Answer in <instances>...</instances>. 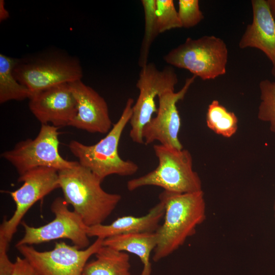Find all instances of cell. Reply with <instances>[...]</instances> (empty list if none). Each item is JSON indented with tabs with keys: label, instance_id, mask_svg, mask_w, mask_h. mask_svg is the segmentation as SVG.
Instances as JSON below:
<instances>
[{
	"label": "cell",
	"instance_id": "cell-1",
	"mask_svg": "<svg viewBox=\"0 0 275 275\" xmlns=\"http://www.w3.org/2000/svg\"><path fill=\"white\" fill-rule=\"evenodd\" d=\"M159 199L164 203V214L162 224L155 232L157 244L152 259L156 262L182 246L206 218L203 190L184 194L163 190Z\"/></svg>",
	"mask_w": 275,
	"mask_h": 275
},
{
	"label": "cell",
	"instance_id": "cell-2",
	"mask_svg": "<svg viewBox=\"0 0 275 275\" xmlns=\"http://www.w3.org/2000/svg\"><path fill=\"white\" fill-rule=\"evenodd\" d=\"M58 174L64 199L88 227L103 224L122 199L119 194L105 191L102 181L78 162Z\"/></svg>",
	"mask_w": 275,
	"mask_h": 275
},
{
	"label": "cell",
	"instance_id": "cell-3",
	"mask_svg": "<svg viewBox=\"0 0 275 275\" xmlns=\"http://www.w3.org/2000/svg\"><path fill=\"white\" fill-rule=\"evenodd\" d=\"M134 103L132 98L127 99L119 120L105 137L97 143L88 145L71 140L68 145L79 163L90 170L102 182L108 176H131L139 170L136 163L130 160L123 159L118 152L120 140L131 119Z\"/></svg>",
	"mask_w": 275,
	"mask_h": 275
},
{
	"label": "cell",
	"instance_id": "cell-4",
	"mask_svg": "<svg viewBox=\"0 0 275 275\" xmlns=\"http://www.w3.org/2000/svg\"><path fill=\"white\" fill-rule=\"evenodd\" d=\"M153 148L158 159L157 167L145 175L129 180L127 183L129 191L146 186H158L163 190L179 194L203 190L188 150L160 144L154 145Z\"/></svg>",
	"mask_w": 275,
	"mask_h": 275
},
{
	"label": "cell",
	"instance_id": "cell-5",
	"mask_svg": "<svg viewBox=\"0 0 275 275\" xmlns=\"http://www.w3.org/2000/svg\"><path fill=\"white\" fill-rule=\"evenodd\" d=\"M228 59L226 44L213 35L198 39L187 38L163 57L168 64L186 69L204 80L224 75Z\"/></svg>",
	"mask_w": 275,
	"mask_h": 275
},
{
	"label": "cell",
	"instance_id": "cell-6",
	"mask_svg": "<svg viewBox=\"0 0 275 275\" xmlns=\"http://www.w3.org/2000/svg\"><path fill=\"white\" fill-rule=\"evenodd\" d=\"M13 73L32 95L58 85L81 80L83 75L77 59L58 53L17 59Z\"/></svg>",
	"mask_w": 275,
	"mask_h": 275
},
{
	"label": "cell",
	"instance_id": "cell-7",
	"mask_svg": "<svg viewBox=\"0 0 275 275\" xmlns=\"http://www.w3.org/2000/svg\"><path fill=\"white\" fill-rule=\"evenodd\" d=\"M58 127L41 124L34 139L18 142L13 148L2 153L1 156L16 169L19 176L39 167L57 170L72 168L78 161L64 159L60 154Z\"/></svg>",
	"mask_w": 275,
	"mask_h": 275
},
{
	"label": "cell",
	"instance_id": "cell-8",
	"mask_svg": "<svg viewBox=\"0 0 275 275\" xmlns=\"http://www.w3.org/2000/svg\"><path fill=\"white\" fill-rule=\"evenodd\" d=\"M178 81L177 75L171 67H166L160 70L154 64L148 63L141 68L136 84L139 94L133 105L129 121L131 126L129 136L133 142L139 144L144 143L143 129L157 111L155 98L166 92L175 91Z\"/></svg>",
	"mask_w": 275,
	"mask_h": 275
},
{
	"label": "cell",
	"instance_id": "cell-9",
	"mask_svg": "<svg viewBox=\"0 0 275 275\" xmlns=\"http://www.w3.org/2000/svg\"><path fill=\"white\" fill-rule=\"evenodd\" d=\"M103 239L96 238L85 249L56 242L50 251H39L32 245L16 246L33 266L37 275H82L89 259L103 245Z\"/></svg>",
	"mask_w": 275,
	"mask_h": 275
},
{
	"label": "cell",
	"instance_id": "cell-10",
	"mask_svg": "<svg viewBox=\"0 0 275 275\" xmlns=\"http://www.w3.org/2000/svg\"><path fill=\"white\" fill-rule=\"evenodd\" d=\"M68 206L64 198L57 197L51 204L50 209L54 215L51 222L38 227L21 222L24 234L16 243V246L38 244L62 238L70 240L79 249L89 246L88 226L77 213L69 209Z\"/></svg>",
	"mask_w": 275,
	"mask_h": 275
},
{
	"label": "cell",
	"instance_id": "cell-11",
	"mask_svg": "<svg viewBox=\"0 0 275 275\" xmlns=\"http://www.w3.org/2000/svg\"><path fill=\"white\" fill-rule=\"evenodd\" d=\"M18 181L23 182L18 189L9 192L15 202V210L9 219L1 225L0 234L10 243L24 215L37 201L56 189L60 188L58 171L39 167L19 176Z\"/></svg>",
	"mask_w": 275,
	"mask_h": 275
},
{
	"label": "cell",
	"instance_id": "cell-12",
	"mask_svg": "<svg viewBox=\"0 0 275 275\" xmlns=\"http://www.w3.org/2000/svg\"><path fill=\"white\" fill-rule=\"evenodd\" d=\"M196 77L193 75L186 78L183 87L177 92L169 91L158 96L156 115L143 129L144 144L158 141L162 145L183 149L179 139L181 119L177 103L184 99Z\"/></svg>",
	"mask_w": 275,
	"mask_h": 275
},
{
	"label": "cell",
	"instance_id": "cell-13",
	"mask_svg": "<svg viewBox=\"0 0 275 275\" xmlns=\"http://www.w3.org/2000/svg\"><path fill=\"white\" fill-rule=\"evenodd\" d=\"M29 108L41 124L69 126L77 113V103L69 83L58 85L33 94Z\"/></svg>",
	"mask_w": 275,
	"mask_h": 275
},
{
	"label": "cell",
	"instance_id": "cell-14",
	"mask_svg": "<svg viewBox=\"0 0 275 275\" xmlns=\"http://www.w3.org/2000/svg\"><path fill=\"white\" fill-rule=\"evenodd\" d=\"M69 84L77 103L76 114L69 126L93 133H107L113 125L105 99L81 80Z\"/></svg>",
	"mask_w": 275,
	"mask_h": 275
},
{
	"label": "cell",
	"instance_id": "cell-15",
	"mask_svg": "<svg viewBox=\"0 0 275 275\" xmlns=\"http://www.w3.org/2000/svg\"><path fill=\"white\" fill-rule=\"evenodd\" d=\"M253 19L239 42L241 49L255 48L262 51L275 66V19L267 0L251 1Z\"/></svg>",
	"mask_w": 275,
	"mask_h": 275
},
{
	"label": "cell",
	"instance_id": "cell-16",
	"mask_svg": "<svg viewBox=\"0 0 275 275\" xmlns=\"http://www.w3.org/2000/svg\"><path fill=\"white\" fill-rule=\"evenodd\" d=\"M164 214L163 202H159L142 216L125 215L116 219L108 225L103 224L88 227V236L105 238L121 234L155 232Z\"/></svg>",
	"mask_w": 275,
	"mask_h": 275
},
{
	"label": "cell",
	"instance_id": "cell-17",
	"mask_svg": "<svg viewBox=\"0 0 275 275\" xmlns=\"http://www.w3.org/2000/svg\"><path fill=\"white\" fill-rule=\"evenodd\" d=\"M157 244L155 232L118 235L103 241L104 246L137 256L143 264L140 275H151L152 264L150 258Z\"/></svg>",
	"mask_w": 275,
	"mask_h": 275
},
{
	"label": "cell",
	"instance_id": "cell-18",
	"mask_svg": "<svg viewBox=\"0 0 275 275\" xmlns=\"http://www.w3.org/2000/svg\"><path fill=\"white\" fill-rule=\"evenodd\" d=\"M87 262L82 275H131L130 257L126 252L102 245Z\"/></svg>",
	"mask_w": 275,
	"mask_h": 275
},
{
	"label": "cell",
	"instance_id": "cell-19",
	"mask_svg": "<svg viewBox=\"0 0 275 275\" xmlns=\"http://www.w3.org/2000/svg\"><path fill=\"white\" fill-rule=\"evenodd\" d=\"M17 59L0 54V103L23 100L32 95L30 91L15 77L13 70Z\"/></svg>",
	"mask_w": 275,
	"mask_h": 275
},
{
	"label": "cell",
	"instance_id": "cell-20",
	"mask_svg": "<svg viewBox=\"0 0 275 275\" xmlns=\"http://www.w3.org/2000/svg\"><path fill=\"white\" fill-rule=\"evenodd\" d=\"M206 122L210 129L225 138L232 137L238 129L236 115L227 110L217 100H213L208 105Z\"/></svg>",
	"mask_w": 275,
	"mask_h": 275
},
{
	"label": "cell",
	"instance_id": "cell-21",
	"mask_svg": "<svg viewBox=\"0 0 275 275\" xmlns=\"http://www.w3.org/2000/svg\"><path fill=\"white\" fill-rule=\"evenodd\" d=\"M156 0H142L144 12L145 30L141 44L139 65L142 68L148 63L151 44L159 34L155 16Z\"/></svg>",
	"mask_w": 275,
	"mask_h": 275
},
{
	"label": "cell",
	"instance_id": "cell-22",
	"mask_svg": "<svg viewBox=\"0 0 275 275\" xmlns=\"http://www.w3.org/2000/svg\"><path fill=\"white\" fill-rule=\"evenodd\" d=\"M259 87L261 101L258 118L268 122L270 130L275 135V81L263 79L260 82Z\"/></svg>",
	"mask_w": 275,
	"mask_h": 275
},
{
	"label": "cell",
	"instance_id": "cell-23",
	"mask_svg": "<svg viewBox=\"0 0 275 275\" xmlns=\"http://www.w3.org/2000/svg\"><path fill=\"white\" fill-rule=\"evenodd\" d=\"M155 16L159 34L182 28L173 0H156Z\"/></svg>",
	"mask_w": 275,
	"mask_h": 275
},
{
	"label": "cell",
	"instance_id": "cell-24",
	"mask_svg": "<svg viewBox=\"0 0 275 275\" xmlns=\"http://www.w3.org/2000/svg\"><path fill=\"white\" fill-rule=\"evenodd\" d=\"M177 11L182 28L194 27L204 18L198 0H179Z\"/></svg>",
	"mask_w": 275,
	"mask_h": 275
},
{
	"label": "cell",
	"instance_id": "cell-25",
	"mask_svg": "<svg viewBox=\"0 0 275 275\" xmlns=\"http://www.w3.org/2000/svg\"><path fill=\"white\" fill-rule=\"evenodd\" d=\"M9 242L0 234V275H12L14 263L12 262L8 256L7 250Z\"/></svg>",
	"mask_w": 275,
	"mask_h": 275
},
{
	"label": "cell",
	"instance_id": "cell-26",
	"mask_svg": "<svg viewBox=\"0 0 275 275\" xmlns=\"http://www.w3.org/2000/svg\"><path fill=\"white\" fill-rule=\"evenodd\" d=\"M12 275H37L36 271L25 258L17 257Z\"/></svg>",
	"mask_w": 275,
	"mask_h": 275
},
{
	"label": "cell",
	"instance_id": "cell-27",
	"mask_svg": "<svg viewBox=\"0 0 275 275\" xmlns=\"http://www.w3.org/2000/svg\"><path fill=\"white\" fill-rule=\"evenodd\" d=\"M9 17V13L5 6V1H0V21L2 22Z\"/></svg>",
	"mask_w": 275,
	"mask_h": 275
},
{
	"label": "cell",
	"instance_id": "cell-28",
	"mask_svg": "<svg viewBox=\"0 0 275 275\" xmlns=\"http://www.w3.org/2000/svg\"><path fill=\"white\" fill-rule=\"evenodd\" d=\"M270 12L275 19V0H267Z\"/></svg>",
	"mask_w": 275,
	"mask_h": 275
},
{
	"label": "cell",
	"instance_id": "cell-29",
	"mask_svg": "<svg viewBox=\"0 0 275 275\" xmlns=\"http://www.w3.org/2000/svg\"><path fill=\"white\" fill-rule=\"evenodd\" d=\"M271 73L273 76L275 77V66L272 67V70H271Z\"/></svg>",
	"mask_w": 275,
	"mask_h": 275
},
{
	"label": "cell",
	"instance_id": "cell-30",
	"mask_svg": "<svg viewBox=\"0 0 275 275\" xmlns=\"http://www.w3.org/2000/svg\"><path fill=\"white\" fill-rule=\"evenodd\" d=\"M273 211H274V216L275 218V200H274V204H273Z\"/></svg>",
	"mask_w": 275,
	"mask_h": 275
}]
</instances>
